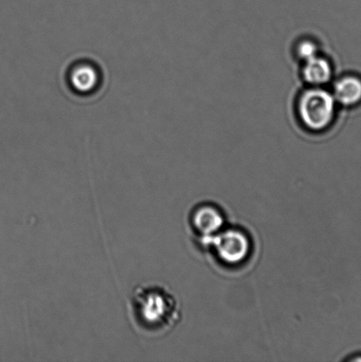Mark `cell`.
<instances>
[{"label":"cell","mask_w":361,"mask_h":362,"mask_svg":"<svg viewBox=\"0 0 361 362\" xmlns=\"http://www.w3.org/2000/svg\"><path fill=\"white\" fill-rule=\"evenodd\" d=\"M128 317L137 333L156 338L168 334L179 324L182 310L178 299L163 284L145 283L130 294Z\"/></svg>","instance_id":"cell-1"},{"label":"cell","mask_w":361,"mask_h":362,"mask_svg":"<svg viewBox=\"0 0 361 362\" xmlns=\"http://www.w3.org/2000/svg\"><path fill=\"white\" fill-rule=\"evenodd\" d=\"M297 113L307 129H325L332 122L335 114V99L322 89H307L300 97Z\"/></svg>","instance_id":"cell-2"},{"label":"cell","mask_w":361,"mask_h":362,"mask_svg":"<svg viewBox=\"0 0 361 362\" xmlns=\"http://www.w3.org/2000/svg\"><path fill=\"white\" fill-rule=\"evenodd\" d=\"M206 243L212 246L216 259L228 266H240L252 253V240L240 227H225Z\"/></svg>","instance_id":"cell-3"},{"label":"cell","mask_w":361,"mask_h":362,"mask_svg":"<svg viewBox=\"0 0 361 362\" xmlns=\"http://www.w3.org/2000/svg\"><path fill=\"white\" fill-rule=\"evenodd\" d=\"M189 222L193 234L207 242L225 228L226 217L216 204L203 203L193 208Z\"/></svg>","instance_id":"cell-4"},{"label":"cell","mask_w":361,"mask_h":362,"mask_svg":"<svg viewBox=\"0 0 361 362\" xmlns=\"http://www.w3.org/2000/svg\"><path fill=\"white\" fill-rule=\"evenodd\" d=\"M100 72L98 66L87 61L77 62L69 70L68 82L73 92L79 95H89L100 85Z\"/></svg>","instance_id":"cell-5"},{"label":"cell","mask_w":361,"mask_h":362,"mask_svg":"<svg viewBox=\"0 0 361 362\" xmlns=\"http://www.w3.org/2000/svg\"><path fill=\"white\" fill-rule=\"evenodd\" d=\"M332 69L327 59L316 56L307 60L303 68V76L307 82L314 86L325 85L332 78Z\"/></svg>","instance_id":"cell-6"},{"label":"cell","mask_w":361,"mask_h":362,"mask_svg":"<svg viewBox=\"0 0 361 362\" xmlns=\"http://www.w3.org/2000/svg\"><path fill=\"white\" fill-rule=\"evenodd\" d=\"M334 99L344 106H352L361 99V80L346 77L336 83Z\"/></svg>","instance_id":"cell-7"},{"label":"cell","mask_w":361,"mask_h":362,"mask_svg":"<svg viewBox=\"0 0 361 362\" xmlns=\"http://www.w3.org/2000/svg\"><path fill=\"white\" fill-rule=\"evenodd\" d=\"M297 55L300 59L307 61V60L318 56V47H317L315 43L306 40V41L300 43V45H297Z\"/></svg>","instance_id":"cell-8"}]
</instances>
